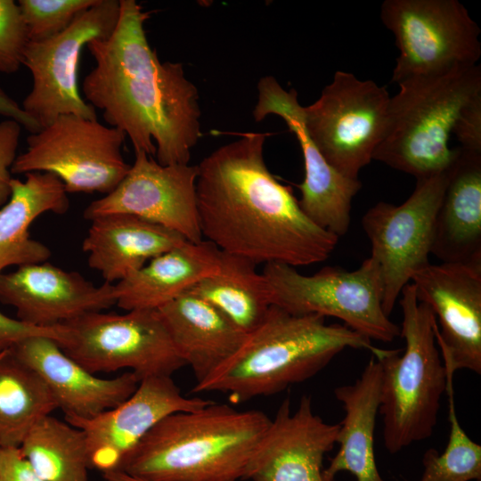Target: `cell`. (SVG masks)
I'll return each instance as SVG.
<instances>
[{
	"label": "cell",
	"mask_w": 481,
	"mask_h": 481,
	"mask_svg": "<svg viewBox=\"0 0 481 481\" xmlns=\"http://www.w3.org/2000/svg\"><path fill=\"white\" fill-rule=\"evenodd\" d=\"M268 135L241 134L197 165L202 238L256 265L297 267L322 262L335 249L338 237L311 221L291 187L269 171L264 158Z\"/></svg>",
	"instance_id": "obj_1"
},
{
	"label": "cell",
	"mask_w": 481,
	"mask_h": 481,
	"mask_svg": "<svg viewBox=\"0 0 481 481\" xmlns=\"http://www.w3.org/2000/svg\"><path fill=\"white\" fill-rule=\"evenodd\" d=\"M119 3L112 33L86 45L95 66L83 80L85 99L135 151L155 155L163 166L189 164L201 136L198 89L182 63L161 62L151 47L144 29L151 12L135 0Z\"/></svg>",
	"instance_id": "obj_2"
},
{
	"label": "cell",
	"mask_w": 481,
	"mask_h": 481,
	"mask_svg": "<svg viewBox=\"0 0 481 481\" xmlns=\"http://www.w3.org/2000/svg\"><path fill=\"white\" fill-rule=\"evenodd\" d=\"M325 319L271 305L240 349L192 392H221L232 402H244L313 378L347 348L367 350L377 359L387 352L344 323L329 324Z\"/></svg>",
	"instance_id": "obj_3"
},
{
	"label": "cell",
	"mask_w": 481,
	"mask_h": 481,
	"mask_svg": "<svg viewBox=\"0 0 481 481\" xmlns=\"http://www.w3.org/2000/svg\"><path fill=\"white\" fill-rule=\"evenodd\" d=\"M271 420L212 402L159 422L118 470L146 481H244Z\"/></svg>",
	"instance_id": "obj_4"
},
{
	"label": "cell",
	"mask_w": 481,
	"mask_h": 481,
	"mask_svg": "<svg viewBox=\"0 0 481 481\" xmlns=\"http://www.w3.org/2000/svg\"><path fill=\"white\" fill-rule=\"evenodd\" d=\"M397 85L373 159L416 180L446 171L454 156L449 140L455 123L463 108L481 94L480 65L412 77Z\"/></svg>",
	"instance_id": "obj_5"
},
{
	"label": "cell",
	"mask_w": 481,
	"mask_h": 481,
	"mask_svg": "<svg viewBox=\"0 0 481 481\" xmlns=\"http://www.w3.org/2000/svg\"><path fill=\"white\" fill-rule=\"evenodd\" d=\"M401 295L400 336L405 347L388 349L378 359L381 366L379 413L384 445L391 454L432 436L447 386L433 311L417 299L412 282Z\"/></svg>",
	"instance_id": "obj_6"
},
{
	"label": "cell",
	"mask_w": 481,
	"mask_h": 481,
	"mask_svg": "<svg viewBox=\"0 0 481 481\" xmlns=\"http://www.w3.org/2000/svg\"><path fill=\"white\" fill-rule=\"evenodd\" d=\"M262 274L271 304L291 314L335 317L371 340L389 343L400 336L383 310L380 269L371 257L353 271L325 266L306 275L294 266L268 263Z\"/></svg>",
	"instance_id": "obj_7"
},
{
	"label": "cell",
	"mask_w": 481,
	"mask_h": 481,
	"mask_svg": "<svg viewBox=\"0 0 481 481\" xmlns=\"http://www.w3.org/2000/svg\"><path fill=\"white\" fill-rule=\"evenodd\" d=\"M126 135L97 119L62 115L27 138V150L19 154L12 174L49 173L66 192L104 195L127 174L130 165L122 155Z\"/></svg>",
	"instance_id": "obj_8"
},
{
	"label": "cell",
	"mask_w": 481,
	"mask_h": 481,
	"mask_svg": "<svg viewBox=\"0 0 481 481\" xmlns=\"http://www.w3.org/2000/svg\"><path fill=\"white\" fill-rule=\"evenodd\" d=\"M62 324L60 347L91 373L130 369L141 380L185 366L158 310L91 312Z\"/></svg>",
	"instance_id": "obj_9"
},
{
	"label": "cell",
	"mask_w": 481,
	"mask_h": 481,
	"mask_svg": "<svg viewBox=\"0 0 481 481\" xmlns=\"http://www.w3.org/2000/svg\"><path fill=\"white\" fill-rule=\"evenodd\" d=\"M380 18L399 50L393 83L477 65L480 29L457 0H385Z\"/></svg>",
	"instance_id": "obj_10"
},
{
	"label": "cell",
	"mask_w": 481,
	"mask_h": 481,
	"mask_svg": "<svg viewBox=\"0 0 481 481\" xmlns=\"http://www.w3.org/2000/svg\"><path fill=\"white\" fill-rule=\"evenodd\" d=\"M390 95L373 80L338 70L318 100L303 107L312 142L337 171L357 180L387 127Z\"/></svg>",
	"instance_id": "obj_11"
},
{
	"label": "cell",
	"mask_w": 481,
	"mask_h": 481,
	"mask_svg": "<svg viewBox=\"0 0 481 481\" xmlns=\"http://www.w3.org/2000/svg\"><path fill=\"white\" fill-rule=\"evenodd\" d=\"M119 0H98L62 32L40 41H29L22 65L32 77V87L21 108L43 128L62 115L97 119L95 109L79 92L77 69L82 50L114 30Z\"/></svg>",
	"instance_id": "obj_12"
},
{
	"label": "cell",
	"mask_w": 481,
	"mask_h": 481,
	"mask_svg": "<svg viewBox=\"0 0 481 481\" xmlns=\"http://www.w3.org/2000/svg\"><path fill=\"white\" fill-rule=\"evenodd\" d=\"M448 169L418 179L409 198L396 206L379 201L362 218V226L379 265L382 307L389 316L405 285L429 265L436 216L447 184Z\"/></svg>",
	"instance_id": "obj_13"
},
{
	"label": "cell",
	"mask_w": 481,
	"mask_h": 481,
	"mask_svg": "<svg viewBox=\"0 0 481 481\" xmlns=\"http://www.w3.org/2000/svg\"><path fill=\"white\" fill-rule=\"evenodd\" d=\"M198 166L160 165L143 151L119 184L90 202L85 219L127 214L175 231L192 242L202 240L196 198Z\"/></svg>",
	"instance_id": "obj_14"
},
{
	"label": "cell",
	"mask_w": 481,
	"mask_h": 481,
	"mask_svg": "<svg viewBox=\"0 0 481 481\" xmlns=\"http://www.w3.org/2000/svg\"><path fill=\"white\" fill-rule=\"evenodd\" d=\"M411 282L433 311L435 337L447 377L468 370L481 374V265L429 264Z\"/></svg>",
	"instance_id": "obj_15"
},
{
	"label": "cell",
	"mask_w": 481,
	"mask_h": 481,
	"mask_svg": "<svg viewBox=\"0 0 481 481\" xmlns=\"http://www.w3.org/2000/svg\"><path fill=\"white\" fill-rule=\"evenodd\" d=\"M212 402L183 395L171 376H150L141 379L119 405L89 420H65L83 430L90 469L105 474L118 470L124 458L163 419L200 410Z\"/></svg>",
	"instance_id": "obj_16"
},
{
	"label": "cell",
	"mask_w": 481,
	"mask_h": 481,
	"mask_svg": "<svg viewBox=\"0 0 481 481\" xmlns=\"http://www.w3.org/2000/svg\"><path fill=\"white\" fill-rule=\"evenodd\" d=\"M257 91L254 119L261 121L271 114L281 117L300 145L305 167L304 180L298 184L301 209L319 227L338 238L345 235L350 227L352 201L362 183L337 171L312 142L296 90L287 91L273 77L265 76L259 80Z\"/></svg>",
	"instance_id": "obj_17"
},
{
	"label": "cell",
	"mask_w": 481,
	"mask_h": 481,
	"mask_svg": "<svg viewBox=\"0 0 481 481\" xmlns=\"http://www.w3.org/2000/svg\"><path fill=\"white\" fill-rule=\"evenodd\" d=\"M339 423H327L303 395L295 410L287 397L259 441L244 481H323V460L330 452Z\"/></svg>",
	"instance_id": "obj_18"
},
{
	"label": "cell",
	"mask_w": 481,
	"mask_h": 481,
	"mask_svg": "<svg viewBox=\"0 0 481 481\" xmlns=\"http://www.w3.org/2000/svg\"><path fill=\"white\" fill-rule=\"evenodd\" d=\"M0 302L12 306L23 322L54 327L109 309L116 298L114 284L96 286L80 273L46 261L0 274Z\"/></svg>",
	"instance_id": "obj_19"
},
{
	"label": "cell",
	"mask_w": 481,
	"mask_h": 481,
	"mask_svg": "<svg viewBox=\"0 0 481 481\" xmlns=\"http://www.w3.org/2000/svg\"><path fill=\"white\" fill-rule=\"evenodd\" d=\"M10 349L44 379L65 419L94 418L126 400L140 382L132 371L112 379L97 377L48 337H29L12 344Z\"/></svg>",
	"instance_id": "obj_20"
},
{
	"label": "cell",
	"mask_w": 481,
	"mask_h": 481,
	"mask_svg": "<svg viewBox=\"0 0 481 481\" xmlns=\"http://www.w3.org/2000/svg\"><path fill=\"white\" fill-rule=\"evenodd\" d=\"M441 263L481 265V152L454 148L433 231Z\"/></svg>",
	"instance_id": "obj_21"
},
{
	"label": "cell",
	"mask_w": 481,
	"mask_h": 481,
	"mask_svg": "<svg viewBox=\"0 0 481 481\" xmlns=\"http://www.w3.org/2000/svg\"><path fill=\"white\" fill-rule=\"evenodd\" d=\"M157 310L196 383L228 361L248 336L216 307L188 290Z\"/></svg>",
	"instance_id": "obj_22"
},
{
	"label": "cell",
	"mask_w": 481,
	"mask_h": 481,
	"mask_svg": "<svg viewBox=\"0 0 481 481\" xmlns=\"http://www.w3.org/2000/svg\"><path fill=\"white\" fill-rule=\"evenodd\" d=\"M90 222L82 249L88 265L111 284L187 240L165 226L127 214L104 215Z\"/></svg>",
	"instance_id": "obj_23"
},
{
	"label": "cell",
	"mask_w": 481,
	"mask_h": 481,
	"mask_svg": "<svg viewBox=\"0 0 481 481\" xmlns=\"http://www.w3.org/2000/svg\"><path fill=\"white\" fill-rule=\"evenodd\" d=\"M221 250L208 240L183 241L114 283L116 305L157 310L219 269Z\"/></svg>",
	"instance_id": "obj_24"
},
{
	"label": "cell",
	"mask_w": 481,
	"mask_h": 481,
	"mask_svg": "<svg viewBox=\"0 0 481 481\" xmlns=\"http://www.w3.org/2000/svg\"><path fill=\"white\" fill-rule=\"evenodd\" d=\"M381 366L372 356L352 384L336 387L334 395L345 411L339 423V448L322 471L323 481H334L341 471L356 481H384L375 459L374 430L379 409Z\"/></svg>",
	"instance_id": "obj_25"
},
{
	"label": "cell",
	"mask_w": 481,
	"mask_h": 481,
	"mask_svg": "<svg viewBox=\"0 0 481 481\" xmlns=\"http://www.w3.org/2000/svg\"><path fill=\"white\" fill-rule=\"evenodd\" d=\"M8 201L0 208V274L9 266L46 262L51 250L30 237L29 228L41 215L64 214L69 207L68 192L59 178L34 172L24 180L12 178Z\"/></svg>",
	"instance_id": "obj_26"
},
{
	"label": "cell",
	"mask_w": 481,
	"mask_h": 481,
	"mask_svg": "<svg viewBox=\"0 0 481 481\" xmlns=\"http://www.w3.org/2000/svg\"><path fill=\"white\" fill-rule=\"evenodd\" d=\"M252 261L221 251L216 273L188 291L208 301L246 334L265 320L271 306L266 281Z\"/></svg>",
	"instance_id": "obj_27"
},
{
	"label": "cell",
	"mask_w": 481,
	"mask_h": 481,
	"mask_svg": "<svg viewBox=\"0 0 481 481\" xmlns=\"http://www.w3.org/2000/svg\"><path fill=\"white\" fill-rule=\"evenodd\" d=\"M56 409L40 375L10 346L0 353V448L20 447L32 427Z\"/></svg>",
	"instance_id": "obj_28"
},
{
	"label": "cell",
	"mask_w": 481,
	"mask_h": 481,
	"mask_svg": "<svg viewBox=\"0 0 481 481\" xmlns=\"http://www.w3.org/2000/svg\"><path fill=\"white\" fill-rule=\"evenodd\" d=\"M45 481H88L87 444L82 429L47 415L29 430L20 446Z\"/></svg>",
	"instance_id": "obj_29"
},
{
	"label": "cell",
	"mask_w": 481,
	"mask_h": 481,
	"mask_svg": "<svg viewBox=\"0 0 481 481\" xmlns=\"http://www.w3.org/2000/svg\"><path fill=\"white\" fill-rule=\"evenodd\" d=\"M450 431L443 452L428 449L422 457L424 467L420 481H481V445L473 441L459 422L453 381H447Z\"/></svg>",
	"instance_id": "obj_30"
},
{
	"label": "cell",
	"mask_w": 481,
	"mask_h": 481,
	"mask_svg": "<svg viewBox=\"0 0 481 481\" xmlns=\"http://www.w3.org/2000/svg\"><path fill=\"white\" fill-rule=\"evenodd\" d=\"M98 0H19L29 41L52 37L66 29Z\"/></svg>",
	"instance_id": "obj_31"
},
{
	"label": "cell",
	"mask_w": 481,
	"mask_h": 481,
	"mask_svg": "<svg viewBox=\"0 0 481 481\" xmlns=\"http://www.w3.org/2000/svg\"><path fill=\"white\" fill-rule=\"evenodd\" d=\"M26 25L13 0H0V72L12 74L22 65L29 43Z\"/></svg>",
	"instance_id": "obj_32"
},
{
	"label": "cell",
	"mask_w": 481,
	"mask_h": 481,
	"mask_svg": "<svg viewBox=\"0 0 481 481\" xmlns=\"http://www.w3.org/2000/svg\"><path fill=\"white\" fill-rule=\"evenodd\" d=\"M21 126L13 119L0 122V208L10 199L12 167L17 154Z\"/></svg>",
	"instance_id": "obj_33"
},
{
	"label": "cell",
	"mask_w": 481,
	"mask_h": 481,
	"mask_svg": "<svg viewBox=\"0 0 481 481\" xmlns=\"http://www.w3.org/2000/svg\"><path fill=\"white\" fill-rule=\"evenodd\" d=\"M452 134L460 142V147L481 152V94L463 108Z\"/></svg>",
	"instance_id": "obj_34"
},
{
	"label": "cell",
	"mask_w": 481,
	"mask_h": 481,
	"mask_svg": "<svg viewBox=\"0 0 481 481\" xmlns=\"http://www.w3.org/2000/svg\"><path fill=\"white\" fill-rule=\"evenodd\" d=\"M66 328L63 324L54 327H37L18 319L11 318L0 312V342L8 346L32 336H45L57 343L63 340Z\"/></svg>",
	"instance_id": "obj_35"
},
{
	"label": "cell",
	"mask_w": 481,
	"mask_h": 481,
	"mask_svg": "<svg viewBox=\"0 0 481 481\" xmlns=\"http://www.w3.org/2000/svg\"><path fill=\"white\" fill-rule=\"evenodd\" d=\"M0 481H45L22 455L20 447L0 448Z\"/></svg>",
	"instance_id": "obj_36"
},
{
	"label": "cell",
	"mask_w": 481,
	"mask_h": 481,
	"mask_svg": "<svg viewBox=\"0 0 481 481\" xmlns=\"http://www.w3.org/2000/svg\"><path fill=\"white\" fill-rule=\"evenodd\" d=\"M0 115L17 121L31 134L40 130L37 124L30 118L12 97L0 87Z\"/></svg>",
	"instance_id": "obj_37"
},
{
	"label": "cell",
	"mask_w": 481,
	"mask_h": 481,
	"mask_svg": "<svg viewBox=\"0 0 481 481\" xmlns=\"http://www.w3.org/2000/svg\"><path fill=\"white\" fill-rule=\"evenodd\" d=\"M106 481H146L141 478L132 477L123 471L115 470L102 474Z\"/></svg>",
	"instance_id": "obj_38"
},
{
	"label": "cell",
	"mask_w": 481,
	"mask_h": 481,
	"mask_svg": "<svg viewBox=\"0 0 481 481\" xmlns=\"http://www.w3.org/2000/svg\"><path fill=\"white\" fill-rule=\"evenodd\" d=\"M10 346L0 342V353H2L4 349L8 348Z\"/></svg>",
	"instance_id": "obj_39"
}]
</instances>
